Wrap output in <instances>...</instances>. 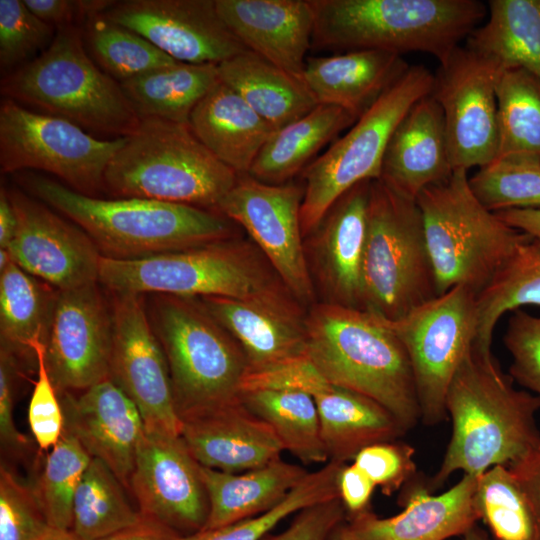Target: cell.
<instances>
[{
    "label": "cell",
    "instance_id": "cell-1",
    "mask_svg": "<svg viewBox=\"0 0 540 540\" xmlns=\"http://www.w3.org/2000/svg\"><path fill=\"white\" fill-rule=\"evenodd\" d=\"M445 410L452 434L441 466L427 481L430 492L456 471L479 476L540 449V397L515 388L491 351L472 346L448 387Z\"/></svg>",
    "mask_w": 540,
    "mask_h": 540
},
{
    "label": "cell",
    "instance_id": "cell-2",
    "mask_svg": "<svg viewBox=\"0 0 540 540\" xmlns=\"http://www.w3.org/2000/svg\"><path fill=\"white\" fill-rule=\"evenodd\" d=\"M19 183L72 220L103 257L129 260L189 249L228 238L223 215L199 207L142 198L87 196L51 178L24 171Z\"/></svg>",
    "mask_w": 540,
    "mask_h": 540
},
{
    "label": "cell",
    "instance_id": "cell-3",
    "mask_svg": "<svg viewBox=\"0 0 540 540\" xmlns=\"http://www.w3.org/2000/svg\"><path fill=\"white\" fill-rule=\"evenodd\" d=\"M304 330L306 356L328 383L375 400L406 432L421 419L409 357L383 318L332 303L316 308Z\"/></svg>",
    "mask_w": 540,
    "mask_h": 540
},
{
    "label": "cell",
    "instance_id": "cell-4",
    "mask_svg": "<svg viewBox=\"0 0 540 540\" xmlns=\"http://www.w3.org/2000/svg\"><path fill=\"white\" fill-rule=\"evenodd\" d=\"M312 46L427 53L444 61L487 16L477 0H309Z\"/></svg>",
    "mask_w": 540,
    "mask_h": 540
},
{
    "label": "cell",
    "instance_id": "cell-5",
    "mask_svg": "<svg viewBox=\"0 0 540 540\" xmlns=\"http://www.w3.org/2000/svg\"><path fill=\"white\" fill-rule=\"evenodd\" d=\"M238 174L195 136L189 124L140 119L104 173L115 198H142L216 212Z\"/></svg>",
    "mask_w": 540,
    "mask_h": 540
},
{
    "label": "cell",
    "instance_id": "cell-6",
    "mask_svg": "<svg viewBox=\"0 0 540 540\" xmlns=\"http://www.w3.org/2000/svg\"><path fill=\"white\" fill-rule=\"evenodd\" d=\"M4 98L68 120L88 133L122 138L140 119L120 83L88 54L79 26L56 29L37 57L2 76Z\"/></svg>",
    "mask_w": 540,
    "mask_h": 540
},
{
    "label": "cell",
    "instance_id": "cell-7",
    "mask_svg": "<svg viewBox=\"0 0 540 540\" xmlns=\"http://www.w3.org/2000/svg\"><path fill=\"white\" fill-rule=\"evenodd\" d=\"M438 295L455 286L477 294L529 235L487 209L469 184L467 171L425 188L416 198Z\"/></svg>",
    "mask_w": 540,
    "mask_h": 540
},
{
    "label": "cell",
    "instance_id": "cell-8",
    "mask_svg": "<svg viewBox=\"0 0 540 540\" xmlns=\"http://www.w3.org/2000/svg\"><path fill=\"white\" fill-rule=\"evenodd\" d=\"M146 309L164 351L180 420L241 399L246 357L193 298L150 294Z\"/></svg>",
    "mask_w": 540,
    "mask_h": 540
},
{
    "label": "cell",
    "instance_id": "cell-9",
    "mask_svg": "<svg viewBox=\"0 0 540 540\" xmlns=\"http://www.w3.org/2000/svg\"><path fill=\"white\" fill-rule=\"evenodd\" d=\"M362 309L395 321L438 296L422 214L380 180L371 184Z\"/></svg>",
    "mask_w": 540,
    "mask_h": 540
},
{
    "label": "cell",
    "instance_id": "cell-10",
    "mask_svg": "<svg viewBox=\"0 0 540 540\" xmlns=\"http://www.w3.org/2000/svg\"><path fill=\"white\" fill-rule=\"evenodd\" d=\"M99 284L112 294L226 297L290 309L257 263L224 240L150 257H101Z\"/></svg>",
    "mask_w": 540,
    "mask_h": 540
},
{
    "label": "cell",
    "instance_id": "cell-11",
    "mask_svg": "<svg viewBox=\"0 0 540 540\" xmlns=\"http://www.w3.org/2000/svg\"><path fill=\"white\" fill-rule=\"evenodd\" d=\"M434 75L409 65L377 101L304 169L302 234L315 230L333 204L356 184L378 180L389 139L409 109L431 94Z\"/></svg>",
    "mask_w": 540,
    "mask_h": 540
},
{
    "label": "cell",
    "instance_id": "cell-12",
    "mask_svg": "<svg viewBox=\"0 0 540 540\" xmlns=\"http://www.w3.org/2000/svg\"><path fill=\"white\" fill-rule=\"evenodd\" d=\"M124 142L125 137L99 139L68 120L9 98L0 104L2 173L44 171L78 193L98 197L107 165Z\"/></svg>",
    "mask_w": 540,
    "mask_h": 540
},
{
    "label": "cell",
    "instance_id": "cell-13",
    "mask_svg": "<svg viewBox=\"0 0 540 540\" xmlns=\"http://www.w3.org/2000/svg\"><path fill=\"white\" fill-rule=\"evenodd\" d=\"M385 321L409 357L421 420L441 423L448 387L476 339L477 293L455 286L402 318Z\"/></svg>",
    "mask_w": 540,
    "mask_h": 540
},
{
    "label": "cell",
    "instance_id": "cell-14",
    "mask_svg": "<svg viewBox=\"0 0 540 540\" xmlns=\"http://www.w3.org/2000/svg\"><path fill=\"white\" fill-rule=\"evenodd\" d=\"M499 67L468 47H457L434 75L453 171L482 168L498 151L496 82Z\"/></svg>",
    "mask_w": 540,
    "mask_h": 540
},
{
    "label": "cell",
    "instance_id": "cell-15",
    "mask_svg": "<svg viewBox=\"0 0 540 540\" xmlns=\"http://www.w3.org/2000/svg\"><path fill=\"white\" fill-rule=\"evenodd\" d=\"M109 378L138 408L145 430L180 435L172 383L144 295L112 294Z\"/></svg>",
    "mask_w": 540,
    "mask_h": 540
},
{
    "label": "cell",
    "instance_id": "cell-16",
    "mask_svg": "<svg viewBox=\"0 0 540 540\" xmlns=\"http://www.w3.org/2000/svg\"><path fill=\"white\" fill-rule=\"evenodd\" d=\"M304 188L268 184L238 175L216 212L241 225L264 252L288 289L298 298L312 296L302 247L300 210Z\"/></svg>",
    "mask_w": 540,
    "mask_h": 540
},
{
    "label": "cell",
    "instance_id": "cell-17",
    "mask_svg": "<svg viewBox=\"0 0 540 540\" xmlns=\"http://www.w3.org/2000/svg\"><path fill=\"white\" fill-rule=\"evenodd\" d=\"M98 285L58 290L45 345L46 366L58 394L81 392L110 379L112 315Z\"/></svg>",
    "mask_w": 540,
    "mask_h": 540
},
{
    "label": "cell",
    "instance_id": "cell-18",
    "mask_svg": "<svg viewBox=\"0 0 540 540\" xmlns=\"http://www.w3.org/2000/svg\"><path fill=\"white\" fill-rule=\"evenodd\" d=\"M129 490L142 516L181 535L198 532L207 523L209 499L201 465L180 435L144 431Z\"/></svg>",
    "mask_w": 540,
    "mask_h": 540
},
{
    "label": "cell",
    "instance_id": "cell-19",
    "mask_svg": "<svg viewBox=\"0 0 540 540\" xmlns=\"http://www.w3.org/2000/svg\"><path fill=\"white\" fill-rule=\"evenodd\" d=\"M178 62L220 64L248 49L221 19L215 0H124L103 12Z\"/></svg>",
    "mask_w": 540,
    "mask_h": 540
},
{
    "label": "cell",
    "instance_id": "cell-20",
    "mask_svg": "<svg viewBox=\"0 0 540 540\" xmlns=\"http://www.w3.org/2000/svg\"><path fill=\"white\" fill-rule=\"evenodd\" d=\"M7 192L17 222L7 248L15 264L60 291L98 282L102 255L81 228L19 188Z\"/></svg>",
    "mask_w": 540,
    "mask_h": 540
},
{
    "label": "cell",
    "instance_id": "cell-21",
    "mask_svg": "<svg viewBox=\"0 0 540 540\" xmlns=\"http://www.w3.org/2000/svg\"><path fill=\"white\" fill-rule=\"evenodd\" d=\"M64 430L99 459L129 490L145 426L132 400L111 380L88 389L59 393Z\"/></svg>",
    "mask_w": 540,
    "mask_h": 540
},
{
    "label": "cell",
    "instance_id": "cell-22",
    "mask_svg": "<svg viewBox=\"0 0 540 540\" xmlns=\"http://www.w3.org/2000/svg\"><path fill=\"white\" fill-rule=\"evenodd\" d=\"M478 476L464 474L450 489L433 495L417 477L404 485L399 514L380 518L369 509L348 517L357 540H446L464 535L479 520L473 504Z\"/></svg>",
    "mask_w": 540,
    "mask_h": 540
},
{
    "label": "cell",
    "instance_id": "cell-23",
    "mask_svg": "<svg viewBox=\"0 0 540 540\" xmlns=\"http://www.w3.org/2000/svg\"><path fill=\"white\" fill-rule=\"evenodd\" d=\"M180 436L200 465L227 473L264 466L284 450L273 429L242 399L182 418Z\"/></svg>",
    "mask_w": 540,
    "mask_h": 540
},
{
    "label": "cell",
    "instance_id": "cell-24",
    "mask_svg": "<svg viewBox=\"0 0 540 540\" xmlns=\"http://www.w3.org/2000/svg\"><path fill=\"white\" fill-rule=\"evenodd\" d=\"M230 31L253 53L303 80L312 46L309 0H215Z\"/></svg>",
    "mask_w": 540,
    "mask_h": 540
},
{
    "label": "cell",
    "instance_id": "cell-25",
    "mask_svg": "<svg viewBox=\"0 0 540 540\" xmlns=\"http://www.w3.org/2000/svg\"><path fill=\"white\" fill-rule=\"evenodd\" d=\"M453 173L443 112L431 95L418 100L394 129L378 180L412 200Z\"/></svg>",
    "mask_w": 540,
    "mask_h": 540
},
{
    "label": "cell",
    "instance_id": "cell-26",
    "mask_svg": "<svg viewBox=\"0 0 540 540\" xmlns=\"http://www.w3.org/2000/svg\"><path fill=\"white\" fill-rule=\"evenodd\" d=\"M408 66L395 53L347 51L307 57L303 80L318 105L342 108L358 119Z\"/></svg>",
    "mask_w": 540,
    "mask_h": 540
},
{
    "label": "cell",
    "instance_id": "cell-27",
    "mask_svg": "<svg viewBox=\"0 0 540 540\" xmlns=\"http://www.w3.org/2000/svg\"><path fill=\"white\" fill-rule=\"evenodd\" d=\"M188 124L202 144L238 175L249 173L276 130L220 79L194 108Z\"/></svg>",
    "mask_w": 540,
    "mask_h": 540
},
{
    "label": "cell",
    "instance_id": "cell-28",
    "mask_svg": "<svg viewBox=\"0 0 540 540\" xmlns=\"http://www.w3.org/2000/svg\"><path fill=\"white\" fill-rule=\"evenodd\" d=\"M372 181H362L343 194L318 226L323 268L334 303L352 308L362 309V268Z\"/></svg>",
    "mask_w": 540,
    "mask_h": 540
},
{
    "label": "cell",
    "instance_id": "cell-29",
    "mask_svg": "<svg viewBox=\"0 0 540 540\" xmlns=\"http://www.w3.org/2000/svg\"><path fill=\"white\" fill-rule=\"evenodd\" d=\"M208 313L238 342L248 368L306 356L304 327L290 309L226 297H202Z\"/></svg>",
    "mask_w": 540,
    "mask_h": 540
},
{
    "label": "cell",
    "instance_id": "cell-30",
    "mask_svg": "<svg viewBox=\"0 0 540 540\" xmlns=\"http://www.w3.org/2000/svg\"><path fill=\"white\" fill-rule=\"evenodd\" d=\"M308 473L305 468L281 458L243 473H227L201 465L209 499V516L204 529L229 525L272 509Z\"/></svg>",
    "mask_w": 540,
    "mask_h": 540
},
{
    "label": "cell",
    "instance_id": "cell-31",
    "mask_svg": "<svg viewBox=\"0 0 540 540\" xmlns=\"http://www.w3.org/2000/svg\"><path fill=\"white\" fill-rule=\"evenodd\" d=\"M314 400L329 461L346 463L363 448L406 433L390 411L360 393L330 385Z\"/></svg>",
    "mask_w": 540,
    "mask_h": 540
},
{
    "label": "cell",
    "instance_id": "cell-32",
    "mask_svg": "<svg viewBox=\"0 0 540 540\" xmlns=\"http://www.w3.org/2000/svg\"><path fill=\"white\" fill-rule=\"evenodd\" d=\"M217 68L220 80L276 130L318 105L304 81L252 51L225 60Z\"/></svg>",
    "mask_w": 540,
    "mask_h": 540
},
{
    "label": "cell",
    "instance_id": "cell-33",
    "mask_svg": "<svg viewBox=\"0 0 540 540\" xmlns=\"http://www.w3.org/2000/svg\"><path fill=\"white\" fill-rule=\"evenodd\" d=\"M58 290L12 262L0 273V348L37 367L34 347L46 345Z\"/></svg>",
    "mask_w": 540,
    "mask_h": 540
},
{
    "label": "cell",
    "instance_id": "cell-34",
    "mask_svg": "<svg viewBox=\"0 0 540 540\" xmlns=\"http://www.w3.org/2000/svg\"><path fill=\"white\" fill-rule=\"evenodd\" d=\"M487 20L466 39V47L500 71L523 69L540 80V0H490Z\"/></svg>",
    "mask_w": 540,
    "mask_h": 540
},
{
    "label": "cell",
    "instance_id": "cell-35",
    "mask_svg": "<svg viewBox=\"0 0 540 540\" xmlns=\"http://www.w3.org/2000/svg\"><path fill=\"white\" fill-rule=\"evenodd\" d=\"M356 120L342 108L319 104L305 116L275 130L248 174L268 184H284Z\"/></svg>",
    "mask_w": 540,
    "mask_h": 540
},
{
    "label": "cell",
    "instance_id": "cell-36",
    "mask_svg": "<svg viewBox=\"0 0 540 540\" xmlns=\"http://www.w3.org/2000/svg\"><path fill=\"white\" fill-rule=\"evenodd\" d=\"M216 64H188L161 68L120 82L139 119L189 122L197 104L219 81Z\"/></svg>",
    "mask_w": 540,
    "mask_h": 540
},
{
    "label": "cell",
    "instance_id": "cell-37",
    "mask_svg": "<svg viewBox=\"0 0 540 540\" xmlns=\"http://www.w3.org/2000/svg\"><path fill=\"white\" fill-rule=\"evenodd\" d=\"M498 151L495 160L540 164V80L520 69H506L496 82Z\"/></svg>",
    "mask_w": 540,
    "mask_h": 540
},
{
    "label": "cell",
    "instance_id": "cell-38",
    "mask_svg": "<svg viewBox=\"0 0 540 540\" xmlns=\"http://www.w3.org/2000/svg\"><path fill=\"white\" fill-rule=\"evenodd\" d=\"M540 306V239L521 243L494 278L477 294L478 325L474 346L491 351L493 333L507 312Z\"/></svg>",
    "mask_w": 540,
    "mask_h": 540
},
{
    "label": "cell",
    "instance_id": "cell-39",
    "mask_svg": "<svg viewBox=\"0 0 540 540\" xmlns=\"http://www.w3.org/2000/svg\"><path fill=\"white\" fill-rule=\"evenodd\" d=\"M241 399L273 429L283 449L302 463L329 461L313 396L299 391H255L241 394Z\"/></svg>",
    "mask_w": 540,
    "mask_h": 540
},
{
    "label": "cell",
    "instance_id": "cell-40",
    "mask_svg": "<svg viewBox=\"0 0 540 540\" xmlns=\"http://www.w3.org/2000/svg\"><path fill=\"white\" fill-rule=\"evenodd\" d=\"M125 489L107 465L92 458L74 497L71 530L82 540H99L140 521Z\"/></svg>",
    "mask_w": 540,
    "mask_h": 540
},
{
    "label": "cell",
    "instance_id": "cell-41",
    "mask_svg": "<svg viewBox=\"0 0 540 540\" xmlns=\"http://www.w3.org/2000/svg\"><path fill=\"white\" fill-rule=\"evenodd\" d=\"M81 29L92 60L119 83L179 63L104 13L90 16Z\"/></svg>",
    "mask_w": 540,
    "mask_h": 540
},
{
    "label": "cell",
    "instance_id": "cell-42",
    "mask_svg": "<svg viewBox=\"0 0 540 540\" xmlns=\"http://www.w3.org/2000/svg\"><path fill=\"white\" fill-rule=\"evenodd\" d=\"M473 504L496 540H538L530 503L508 466L496 465L478 476Z\"/></svg>",
    "mask_w": 540,
    "mask_h": 540
},
{
    "label": "cell",
    "instance_id": "cell-43",
    "mask_svg": "<svg viewBox=\"0 0 540 540\" xmlns=\"http://www.w3.org/2000/svg\"><path fill=\"white\" fill-rule=\"evenodd\" d=\"M344 464L328 461L319 470L309 472L283 501L262 514L222 527L182 535L179 540H262L288 516L315 504L340 498L338 477Z\"/></svg>",
    "mask_w": 540,
    "mask_h": 540
},
{
    "label": "cell",
    "instance_id": "cell-44",
    "mask_svg": "<svg viewBox=\"0 0 540 540\" xmlns=\"http://www.w3.org/2000/svg\"><path fill=\"white\" fill-rule=\"evenodd\" d=\"M91 460L80 442L63 429L59 441L46 457L35 487L51 527L72 528L74 497Z\"/></svg>",
    "mask_w": 540,
    "mask_h": 540
},
{
    "label": "cell",
    "instance_id": "cell-45",
    "mask_svg": "<svg viewBox=\"0 0 540 540\" xmlns=\"http://www.w3.org/2000/svg\"><path fill=\"white\" fill-rule=\"evenodd\" d=\"M479 201L489 210L540 208V164L498 159L469 177Z\"/></svg>",
    "mask_w": 540,
    "mask_h": 540
},
{
    "label": "cell",
    "instance_id": "cell-46",
    "mask_svg": "<svg viewBox=\"0 0 540 540\" xmlns=\"http://www.w3.org/2000/svg\"><path fill=\"white\" fill-rule=\"evenodd\" d=\"M56 29L33 14L21 0H0L2 76L28 63L53 41Z\"/></svg>",
    "mask_w": 540,
    "mask_h": 540
},
{
    "label": "cell",
    "instance_id": "cell-47",
    "mask_svg": "<svg viewBox=\"0 0 540 540\" xmlns=\"http://www.w3.org/2000/svg\"><path fill=\"white\" fill-rule=\"evenodd\" d=\"M49 525L35 487L0 467V540H36Z\"/></svg>",
    "mask_w": 540,
    "mask_h": 540
},
{
    "label": "cell",
    "instance_id": "cell-48",
    "mask_svg": "<svg viewBox=\"0 0 540 540\" xmlns=\"http://www.w3.org/2000/svg\"><path fill=\"white\" fill-rule=\"evenodd\" d=\"M512 312L503 337L512 358L509 375L540 397V317L521 308Z\"/></svg>",
    "mask_w": 540,
    "mask_h": 540
},
{
    "label": "cell",
    "instance_id": "cell-49",
    "mask_svg": "<svg viewBox=\"0 0 540 540\" xmlns=\"http://www.w3.org/2000/svg\"><path fill=\"white\" fill-rule=\"evenodd\" d=\"M330 385L307 356H303L262 368L247 367L240 382V394L255 391H299L314 398Z\"/></svg>",
    "mask_w": 540,
    "mask_h": 540
},
{
    "label": "cell",
    "instance_id": "cell-50",
    "mask_svg": "<svg viewBox=\"0 0 540 540\" xmlns=\"http://www.w3.org/2000/svg\"><path fill=\"white\" fill-rule=\"evenodd\" d=\"M414 453L409 444L385 441L363 448L353 463L389 496L416 476Z\"/></svg>",
    "mask_w": 540,
    "mask_h": 540
},
{
    "label": "cell",
    "instance_id": "cell-51",
    "mask_svg": "<svg viewBox=\"0 0 540 540\" xmlns=\"http://www.w3.org/2000/svg\"><path fill=\"white\" fill-rule=\"evenodd\" d=\"M34 352L37 378L28 406V422L38 447L47 450L59 441L64 418L58 393L46 366L45 345L37 344Z\"/></svg>",
    "mask_w": 540,
    "mask_h": 540
},
{
    "label": "cell",
    "instance_id": "cell-52",
    "mask_svg": "<svg viewBox=\"0 0 540 540\" xmlns=\"http://www.w3.org/2000/svg\"><path fill=\"white\" fill-rule=\"evenodd\" d=\"M23 363L10 351L0 348V441L2 449L22 454L29 440L20 433L14 421V402Z\"/></svg>",
    "mask_w": 540,
    "mask_h": 540
},
{
    "label": "cell",
    "instance_id": "cell-53",
    "mask_svg": "<svg viewBox=\"0 0 540 540\" xmlns=\"http://www.w3.org/2000/svg\"><path fill=\"white\" fill-rule=\"evenodd\" d=\"M345 516L340 498L318 503L299 511L283 532L262 540H327Z\"/></svg>",
    "mask_w": 540,
    "mask_h": 540
},
{
    "label": "cell",
    "instance_id": "cell-54",
    "mask_svg": "<svg viewBox=\"0 0 540 540\" xmlns=\"http://www.w3.org/2000/svg\"><path fill=\"white\" fill-rule=\"evenodd\" d=\"M27 8L55 29L79 26L92 15L105 12L115 1L110 0H23Z\"/></svg>",
    "mask_w": 540,
    "mask_h": 540
},
{
    "label": "cell",
    "instance_id": "cell-55",
    "mask_svg": "<svg viewBox=\"0 0 540 540\" xmlns=\"http://www.w3.org/2000/svg\"><path fill=\"white\" fill-rule=\"evenodd\" d=\"M339 496L348 517L368 510L376 485L354 463L344 464L338 477Z\"/></svg>",
    "mask_w": 540,
    "mask_h": 540
},
{
    "label": "cell",
    "instance_id": "cell-56",
    "mask_svg": "<svg viewBox=\"0 0 540 540\" xmlns=\"http://www.w3.org/2000/svg\"><path fill=\"white\" fill-rule=\"evenodd\" d=\"M526 495L534 513L540 540V449L508 466Z\"/></svg>",
    "mask_w": 540,
    "mask_h": 540
},
{
    "label": "cell",
    "instance_id": "cell-57",
    "mask_svg": "<svg viewBox=\"0 0 540 540\" xmlns=\"http://www.w3.org/2000/svg\"><path fill=\"white\" fill-rule=\"evenodd\" d=\"M181 536L162 522L142 516L136 524L99 540H179Z\"/></svg>",
    "mask_w": 540,
    "mask_h": 540
},
{
    "label": "cell",
    "instance_id": "cell-58",
    "mask_svg": "<svg viewBox=\"0 0 540 540\" xmlns=\"http://www.w3.org/2000/svg\"><path fill=\"white\" fill-rule=\"evenodd\" d=\"M495 213L508 225L532 238L540 239V208L508 209Z\"/></svg>",
    "mask_w": 540,
    "mask_h": 540
},
{
    "label": "cell",
    "instance_id": "cell-59",
    "mask_svg": "<svg viewBox=\"0 0 540 540\" xmlns=\"http://www.w3.org/2000/svg\"><path fill=\"white\" fill-rule=\"evenodd\" d=\"M16 216L8 196L7 188L0 190V249H7L16 231Z\"/></svg>",
    "mask_w": 540,
    "mask_h": 540
},
{
    "label": "cell",
    "instance_id": "cell-60",
    "mask_svg": "<svg viewBox=\"0 0 540 540\" xmlns=\"http://www.w3.org/2000/svg\"><path fill=\"white\" fill-rule=\"evenodd\" d=\"M36 540H82L71 529L50 527Z\"/></svg>",
    "mask_w": 540,
    "mask_h": 540
},
{
    "label": "cell",
    "instance_id": "cell-61",
    "mask_svg": "<svg viewBox=\"0 0 540 540\" xmlns=\"http://www.w3.org/2000/svg\"><path fill=\"white\" fill-rule=\"evenodd\" d=\"M327 540H357L354 538L346 527V522L338 525L330 534Z\"/></svg>",
    "mask_w": 540,
    "mask_h": 540
},
{
    "label": "cell",
    "instance_id": "cell-62",
    "mask_svg": "<svg viewBox=\"0 0 540 540\" xmlns=\"http://www.w3.org/2000/svg\"><path fill=\"white\" fill-rule=\"evenodd\" d=\"M463 540H489L487 534L476 525L463 535Z\"/></svg>",
    "mask_w": 540,
    "mask_h": 540
},
{
    "label": "cell",
    "instance_id": "cell-63",
    "mask_svg": "<svg viewBox=\"0 0 540 540\" xmlns=\"http://www.w3.org/2000/svg\"><path fill=\"white\" fill-rule=\"evenodd\" d=\"M13 262L8 249H0V273L3 272Z\"/></svg>",
    "mask_w": 540,
    "mask_h": 540
}]
</instances>
